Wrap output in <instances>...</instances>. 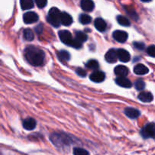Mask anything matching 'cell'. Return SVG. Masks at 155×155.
Instances as JSON below:
<instances>
[{"label": "cell", "instance_id": "6da1fadb", "mask_svg": "<svg viewBox=\"0 0 155 155\" xmlns=\"http://www.w3.org/2000/svg\"><path fill=\"white\" fill-rule=\"evenodd\" d=\"M24 56L27 61L33 66H42L45 61V52L33 45H29L26 48Z\"/></svg>", "mask_w": 155, "mask_h": 155}, {"label": "cell", "instance_id": "7a4b0ae2", "mask_svg": "<svg viewBox=\"0 0 155 155\" xmlns=\"http://www.w3.org/2000/svg\"><path fill=\"white\" fill-rule=\"evenodd\" d=\"M58 36L61 41L68 46H72L75 48H80L83 45V44L73 38L72 34L68 30H61L58 33Z\"/></svg>", "mask_w": 155, "mask_h": 155}, {"label": "cell", "instance_id": "3957f363", "mask_svg": "<svg viewBox=\"0 0 155 155\" xmlns=\"http://www.w3.org/2000/svg\"><path fill=\"white\" fill-rule=\"evenodd\" d=\"M50 139L55 146L59 148L69 145L72 142L71 136L65 133H53L50 136Z\"/></svg>", "mask_w": 155, "mask_h": 155}, {"label": "cell", "instance_id": "277c9868", "mask_svg": "<svg viewBox=\"0 0 155 155\" xmlns=\"http://www.w3.org/2000/svg\"><path fill=\"white\" fill-rule=\"evenodd\" d=\"M61 13L58 8H52L48 12V17H47V21L53 27H58L61 24L60 22V18H61Z\"/></svg>", "mask_w": 155, "mask_h": 155}, {"label": "cell", "instance_id": "5b68a950", "mask_svg": "<svg viewBox=\"0 0 155 155\" xmlns=\"http://www.w3.org/2000/svg\"><path fill=\"white\" fill-rule=\"evenodd\" d=\"M141 135L145 139H148V138L155 139V124H154V123H150V124H147L141 130Z\"/></svg>", "mask_w": 155, "mask_h": 155}, {"label": "cell", "instance_id": "8992f818", "mask_svg": "<svg viewBox=\"0 0 155 155\" xmlns=\"http://www.w3.org/2000/svg\"><path fill=\"white\" fill-rule=\"evenodd\" d=\"M23 19L25 24H33V23L36 22L39 20V16L36 13L33 12H26L23 16Z\"/></svg>", "mask_w": 155, "mask_h": 155}, {"label": "cell", "instance_id": "52a82bcc", "mask_svg": "<svg viewBox=\"0 0 155 155\" xmlns=\"http://www.w3.org/2000/svg\"><path fill=\"white\" fill-rule=\"evenodd\" d=\"M114 39L119 42H125L128 39V33L123 30H116L113 33Z\"/></svg>", "mask_w": 155, "mask_h": 155}, {"label": "cell", "instance_id": "ba28073f", "mask_svg": "<svg viewBox=\"0 0 155 155\" xmlns=\"http://www.w3.org/2000/svg\"><path fill=\"white\" fill-rule=\"evenodd\" d=\"M89 78L92 81L95 82V83H101L105 79V74L102 71H96L91 74Z\"/></svg>", "mask_w": 155, "mask_h": 155}, {"label": "cell", "instance_id": "9c48e42d", "mask_svg": "<svg viewBox=\"0 0 155 155\" xmlns=\"http://www.w3.org/2000/svg\"><path fill=\"white\" fill-rule=\"evenodd\" d=\"M118 57H117V50L114 49H110L105 54V60L106 61H107L108 63H115L117 61Z\"/></svg>", "mask_w": 155, "mask_h": 155}, {"label": "cell", "instance_id": "30bf717a", "mask_svg": "<svg viewBox=\"0 0 155 155\" xmlns=\"http://www.w3.org/2000/svg\"><path fill=\"white\" fill-rule=\"evenodd\" d=\"M114 73L118 77H125L128 75L129 69L124 65H118L114 68Z\"/></svg>", "mask_w": 155, "mask_h": 155}, {"label": "cell", "instance_id": "8fae6325", "mask_svg": "<svg viewBox=\"0 0 155 155\" xmlns=\"http://www.w3.org/2000/svg\"><path fill=\"white\" fill-rule=\"evenodd\" d=\"M60 22L64 26H69L73 23V18L71 15L67 12H61V13Z\"/></svg>", "mask_w": 155, "mask_h": 155}, {"label": "cell", "instance_id": "7c38bea8", "mask_svg": "<svg viewBox=\"0 0 155 155\" xmlns=\"http://www.w3.org/2000/svg\"><path fill=\"white\" fill-rule=\"evenodd\" d=\"M117 52L118 58L122 62H128L130 60V54L127 50L120 48L117 50Z\"/></svg>", "mask_w": 155, "mask_h": 155}, {"label": "cell", "instance_id": "4fadbf2b", "mask_svg": "<svg viewBox=\"0 0 155 155\" xmlns=\"http://www.w3.org/2000/svg\"><path fill=\"white\" fill-rule=\"evenodd\" d=\"M124 113L128 117L131 119H136L140 116V111L133 107H127L124 110Z\"/></svg>", "mask_w": 155, "mask_h": 155}, {"label": "cell", "instance_id": "5bb4252c", "mask_svg": "<svg viewBox=\"0 0 155 155\" xmlns=\"http://www.w3.org/2000/svg\"><path fill=\"white\" fill-rule=\"evenodd\" d=\"M36 126V121L33 118L29 117L27 118L23 122V127L27 130H34Z\"/></svg>", "mask_w": 155, "mask_h": 155}, {"label": "cell", "instance_id": "9a60e30c", "mask_svg": "<svg viewBox=\"0 0 155 155\" xmlns=\"http://www.w3.org/2000/svg\"><path fill=\"white\" fill-rule=\"evenodd\" d=\"M138 98L142 102H151L153 101V95L149 92H142L138 95Z\"/></svg>", "mask_w": 155, "mask_h": 155}, {"label": "cell", "instance_id": "2e32d148", "mask_svg": "<svg viewBox=\"0 0 155 155\" xmlns=\"http://www.w3.org/2000/svg\"><path fill=\"white\" fill-rule=\"evenodd\" d=\"M82 9L85 12H92L95 8V4L91 0H83L80 2Z\"/></svg>", "mask_w": 155, "mask_h": 155}, {"label": "cell", "instance_id": "e0dca14e", "mask_svg": "<svg viewBox=\"0 0 155 155\" xmlns=\"http://www.w3.org/2000/svg\"><path fill=\"white\" fill-rule=\"evenodd\" d=\"M149 71L148 68L142 64H138L134 68V73L137 75H145Z\"/></svg>", "mask_w": 155, "mask_h": 155}, {"label": "cell", "instance_id": "ac0fdd59", "mask_svg": "<svg viewBox=\"0 0 155 155\" xmlns=\"http://www.w3.org/2000/svg\"><path fill=\"white\" fill-rule=\"evenodd\" d=\"M118 86L124 88H130L132 87V83L130 80L127 79L126 77H117L115 80Z\"/></svg>", "mask_w": 155, "mask_h": 155}, {"label": "cell", "instance_id": "d6986e66", "mask_svg": "<svg viewBox=\"0 0 155 155\" xmlns=\"http://www.w3.org/2000/svg\"><path fill=\"white\" fill-rule=\"evenodd\" d=\"M95 27L99 32H104L107 28V24L102 18H96L95 21Z\"/></svg>", "mask_w": 155, "mask_h": 155}, {"label": "cell", "instance_id": "ffe728a7", "mask_svg": "<svg viewBox=\"0 0 155 155\" xmlns=\"http://www.w3.org/2000/svg\"><path fill=\"white\" fill-rule=\"evenodd\" d=\"M58 58L61 61H68L71 59V55L68 51L65 50H61L58 53Z\"/></svg>", "mask_w": 155, "mask_h": 155}, {"label": "cell", "instance_id": "44dd1931", "mask_svg": "<svg viewBox=\"0 0 155 155\" xmlns=\"http://www.w3.org/2000/svg\"><path fill=\"white\" fill-rule=\"evenodd\" d=\"M20 4H21V8L23 10H28V9H31L33 8V2L32 0H21L20 2Z\"/></svg>", "mask_w": 155, "mask_h": 155}, {"label": "cell", "instance_id": "7402d4cb", "mask_svg": "<svg viewBox=\"0 0 155 155\" xmlns=\"http://www.w3.org/2000/svg\"><path fill=\"white\" fill-rule=\"evenodd\" d=\"M74 39L76 40H77L78 42H80V43H83V42H86V40L88 39V36L85 33L81 31H77L75 33V38Z\"/></svg>", "mask_w": 155, "mask_h": 155}, {"label": "cell", "instance_id": "603a6c76", "mask_svg": "<svg viewBox=\"0 0 155 155\" xmlns=\"http://www.w3.org/2000/svg\"><path fill=\"white\" fill-rule=\"evenodd\" d=\"M117 21L119 23L120 25L124 26V27H129L130 25V21H129L128 18H126L125 16H123V15H119L117 18Z\"/></svg>", "mask_w": 155, "mask_h": 155}, {"label": "cell", "instance_id": "cb8c5ba5", "mask_svg": "<svg viewBox=\"0 0 155 155\" xmlns=\"http://www.w3.org/2000/svg\"><path fill=\"white\" fill-rule=\"evenodd\" d=\"M24 38L27 41H32L34 39V33L30 29H25L24 31Z\"/></svg>", "mask_w": 155, "mask_h": 155}, {"label": "cell", "instance_id": "d4e9b609", "mask_svg": "<svg viewBox=\"0 0 155 155\" xmlns=\"http://www.w3.org/2000/svg\"><path fill=\"white\" fill-rule=\"evenodd\" d=\"M79 20H80V22L81 24H88L92 21V18L86 14H82V15H80Z\"/></svg>", "mask_w": 155, "mask_h": 155}, {"label": "cell", "instance_id": "484cf974", "mask_svg": "<svg viewBox=\"0 0 155 155\" xmlns=\"http://www.w3.org/2000/svg\"><path fill=\"white\" fill-rule=\"evenodd\" d=\"M86 66L91 70H97L99 67V64L96 60H90L86 63Z\"/></svg>", "mask_w": 155, "mask_h": 155}, {"label": "cell", "instance_id": "4316f807", "mask_svg": "<svg viewBox=\"0 0 155 155\" xmlns=\"http://www.w3.org/2000/svg\"><path fill=\"white\" fill-rule=\"evenodd\" d=\"M74 155H89L86 150L81 148H75L74 149Z\"/></svg>", "mask_w": 155, "mask_h": 155}, {"label": "cell", "instance_id": "83f0119b", "mask_svg": "<svg viewBox=\"0 0 155 155\" xmlns=\"http://www.w3.org/2000/svg\"><path fill=\"white\" fill-rule=\"evenodd\" d=\"M135 87L137 90L139 91H142L145 89V83H144V81L142 80H138L135 83Z\"/></svg>", "mask_w": 155, "mask_h": 155}, {"label": "cell", "instance_id": "f1b7e54d", "mask_svg": "<svg viewBox=\"0 0 155 155\" xmlns=\"http://www.w3.org/2000/svg\"><path fill=\"white\" fill-rule=\"evenodd\" d=\"M147 53H148L151 57L155 58V45H150V46L147 48Z\"/></svg>", "mask_w": 155, "mask_h": 155}, {"label": "cell", "instance_id": "f546056e", "mask_svg": "<svg viewBox=\"0 0 155 155\" xmlns=\"http://www.w3.org/2000/svg\"><path fill=\"white\" fill-rule=\"evenodd\" d=\"M36 4L39 8H42L46 5L47 1L46 0H36Z\"/></svg>", "mask_w": 155, "mask_h": 155}, {"label": "cell", "instance_id": "4dcf8cb0", "mask_svg": "<svg viewBox=\"0 0 155 155\" xmlns=\"http://www.w3.org/2000/svg\"><path fill=\"white\" fill-rule=\"evenodd\" d=\"M76 72H77V74L81 77H85L86 76V71H85L84 69H83V68H77Z\"/></svg>", "mask_w": 155, "mask_h": 155}, {"label": "cell", "instance_id": "1f68e13d", "mask_svg": "<svg viewBox=\"0 0 155 155\" xmlns=\"http://www.w3.org/2000/svg\"><path fill=\"white\" fill-rule=\"evenodd\" d=\"M134 46L136 47L137 49L139 50H143L145 48V44L142 43V42H134Z\"/></svg>", "mask_w": 155, "mask_h": 155}, {"label": "cell", "instance_id": "d6a6232c", "mask_svg": "<svg viewBox=\"0 0 155 155\" xmlns=\"http://www.w3.org/2000/svg\"><path fill=\"white\" fill-rule=\"evenodd\" d=\"M42 30H43V27H42V24H39V25L36 26V28H35V30H36V33H42Z\"/></svg>", "mask_w": 155, "mask_h": 155}]
</instances>
